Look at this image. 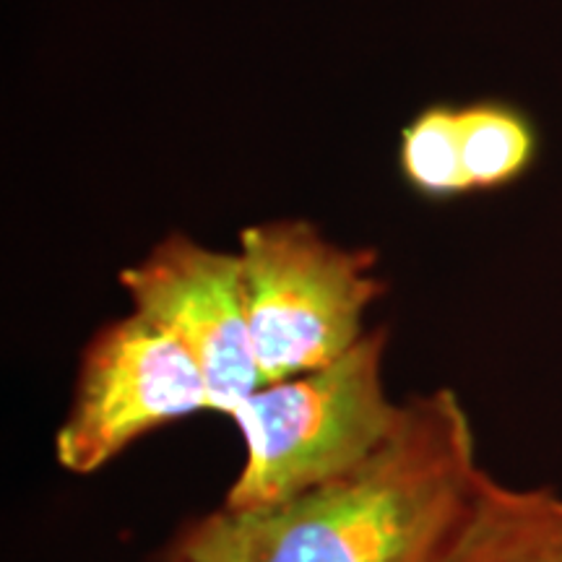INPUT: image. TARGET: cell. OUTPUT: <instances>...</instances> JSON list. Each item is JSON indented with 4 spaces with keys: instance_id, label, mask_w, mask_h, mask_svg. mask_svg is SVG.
I'll return each instance as SVG.
<instances>
[{
    "instance_id": "2",
    "label": "cell",
    "mask_w": 562,
    "mask_h": 562,
    "mask_svg": "<svg viewBox=\"0 0 562 562\" xmlns=\"http://www.w3.org/2000/svg\"><path fill=\"white\" fill-rule=\"evenodd\" d=\"M389 328L368 334L339 360L261 385L229 414L245 446L224 495L229 513H263L368 461L396 430L404 402L385 385Z\"/></svg>"
},
{
    "instance_id": "5",
    "label": "cell",
    "mask_w": 562,
    "mask_h": 562,
    "mask_svg": "<svg viewBox=\"0 0 562 562\" xmlns=\"http://www.w3.org/2000/svg\"><path fill=\"white\" fill-rule=\"evenodd\" d=\"M117 281L131 311L146 315L188 349L206 378L216 414L229 419L261 389L240 252L209 248L170 232L138 263L125 266Z\"/></svg>"
},
{
    "instance_id": "8",
    "label": "cell",
    "mask_w": 562,
    "mask_h": 562,
    "mask_svg": "<svg viewBox=\"0 0 562 562\" xmlns=\"http://www.w3.org/2000/svg\"><path fill=\"white\" fill-rule=\"evenodd\" d=\"M398 170L406 186L427 201L472 195L461 161L459 104H427L406 123L398 144Z\"/></svg>"
},
{
    "instance_id": "9",
    "label": "cell",
    "mask_w": 562,
    "mask_h": 562,
    "mask_svg": "<svg viewBox=\"0 0 562 562\" xmlns=\"http://www.w3.org/2000/svg\"><path fill=\"white\" fill-rule=\"evenodd\" d=\"M165 562H180V560H165Z\"/></svg>"
},
{
    "instance_id": "3",
    "label": "cell",
    "mask_w": 562,
    "mask_h": 562,
    "mask_svg": "<svg viewBox=\"0 0 562 562\" xmlns=\"http://www.w3.org/2000/svg\"><path fill=\"white\" fill-rule=\"evenodd\" d=\"M237 252L263 385L347 355L368 334L364 315L385 294L375 250L328 240L305 220L250 224Z\"/></svg>"
},
{
    "instance_id": "4",
    "label": "cell",
    "mask_w": 562,
    "mask_h": 562,
    "mask_svg": "<svg viewBox=\"0 0 562 562\" xmlns=\"http://www.w3.org/2000/svg\"><path fill=\"white\" fill-rule=\"evenodd\" d=\"M201 412L214 406L199 364L170 331L131 311L81 349L55 461L89 476L149 432Z\"/></svg>"
},
{
    "instance_id": "7",
    "label": "cell",
    "mask_w": 562,
    "mask_h": 562,
    "mask_svg": "<svg viewBox=\"0 0 562 562\" xmlns=\"http://www.w3.org/2000/svg\"><path fill=\"white\" fill-rule=\"evenodd\" d=\"M459 138L472 195L508 191L542 159L539 123L521 104L501 97L459 104Z\"/></svg>"
},
{
    "instance_id": "6",
    "label": "cell",
    "mask_w": 562,
    "mask_h": 562,
    "mask_svg": "<svg viewBox=\"0 0 562 562\" xmlns=\"http://www.w3.org/2000/svg\"><path fill=\"white\" fill-rule=\"evenodd\" d=\"M442 562H562V492L484 474L472 521Z\"/></svg>"
},
{
    "instance_id": "1",
    "label": "cell",
    "mask_w": 562,
    "mask_h": 562,
    "mask_svg": "<svg viewBox=\"0 0 562 562\" xmlns=\"http://www.w3.org/2000/svg\"><path fill=\"white\" fill-rule=\"evenodd\" d=\"M484 474L459 393H412L396 430L360 467L279 508L191 518L165 560L442 562L472 521Z\"/></svg>"
}]
</instances>
